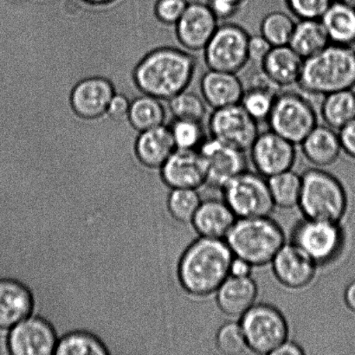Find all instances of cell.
<instances>
[{
    "mask_svg": "<svg viewBox=\"0 0 355 355\" xmlns=\"http://www.w3.org/2000/svg\"><path fill=\"white\" fill-rule=\"evenodd\" d=\"M233 257L225 239L198 236L184 247L178 262L180 287L191 297H210L230 276Z\"/></svg>",
    "mask_w": 355,
    "mask_h": 355,
    "instance_id": "obj_1",
    "label": "cell"
},
{
    "mask_svg": "<svg viewBox=\"0 0 355 355\" xmlns=\"http://www.w3.org/2000/svg\"><path fill=\"white\" fill-rule=\"evenodd\" d=\"M197 65L194 54L182 48L158 49L139 64L135 81L142 92L166 102L189 89Z\"/></svg>",
    "mask_w": 355,
    "mask_h": 355,
    "instance_id": "obj_2",
    "label": "cell"
},
{
    "mask_svg": "<svg viewBox=\"0 0 355 355\" xmlns=\"http://www.w3.org/2000/svg\"><path fill=\"white\" fill-rule=\"evenodd\" d=\"M297 86L309 96L355 89V46L329 44L305 59Z\"/></svg>",
    "mask_w": 355,
    "mask_h": 355,
    "instance_id": "obj_3",
    "label": "cell"
},
{
    "mask_svg": "<svg viewBox=\"0 0 355 355\" xmlns=\"http://www.w3.org/2000/svg\"><path fill=\"white\" fill-rule=\"evenodd\" d=\"M225 239L233 256L253 267L270 264L286 243L284 229L270 215L236 218Z\"/></svg>",
    "mask_w": 355,
    "mask_h": 355,
    "instance_id": "obj_4",
    "label": "cell"
},
{
    "mask_svg": "<svg viewBox=\"0 0 355 355\" xmlns=\"http://www.w3.org/2000/svg\"><path fill=\"white\" fill-rule=\"evenodd\" d=\"M297 207L306 218L340 223L347 214L349 198L338 178L314 166L302 175Z\"/></svg>",
    "mask_w": 355,
    "mask_h": 355,
    "instance_id": "obj_5",
    "label": "cell"
},
{
    "mask_svg": "<svg viewBox=\"0 0 355 355\" xmlns=\"http://www.w3.org/2000/svg\"><path fill=\"white\" fill-rule=\"evenodd\" d=\"M266 123L270 130L298 146L318 124V114L306 93L284 89L278 92Z\"/></svg>",
    "mask_w": 355,
    "mask_h": 355,
    "instance_id": "obj_6",
    "label": "cell"
},
{
    "mask_svg": "<svg viewBox=\"0 0 355 355\" xmlns=\"http://www.w3.org/2000/svg\"><path fill=\"white\" fill-rule=\"evenodd\" d=\"M239 318L248 350L254 354L271 355L288 339L287 319L273 305L256 302Z\"/></svg>",
    "mask_w": 355,
    "mask_h": 355,
    "instance_id": "obj_7",
    "label": "cell"
},
{
    "mask_svg": "<svg viewBox=\"0 0 355 355\" xmlns=\"http://www.w3.org/2000/svg\"><path fill=\"white\" fill-rule=\"evenodd\" d=\"M221 190L223 200L238 218L270 216L276 207L267 178L257 172L246 169L226 183Z\"/></svg>",
    "mask_w": 355,
    "mask_h": 355,
    "instance_id": "obj_8",
    "label": "cell"
},
{
    "mask_svg": "<svg viewBox=\"0 0 355 355\" xmlns=\"http://www.w3.org/2000/svg\"><path fill=\"white\" fill-rule=\"evenodd\" d=\"M291 242L320 266L338 259L345 236L340 223L304 218L295 226Z\"/></svg>",
    "mask_w": 355,
    "mask_h": 355,
    "instance_id": "obj_9",
    "label": "cell"
},
{
    "mask_svg": "<svg viewBox=\"0 0 355 355\" xmlns=\"http://www.w3.org/2000/svg\"><path fill=\"white\" fill-rule=\"evenodd\" d=\"M250 35L240 24H219L203 50L207 69L239 73L249 62L248 43Z\"/></svg>",
    "mask_w": 355,
    "mask_h": 355,
    "instance_id": "obj_10",
    "label": "cell"
},
{
    "mask_svg": "<svg viewBox=\"0 0 355 355\" xmlns=\"http://www.w3.org/2000/svg\"><path fill=\"white\" fill-rule=\"evenodd\" d=\"M259 124L240 104H236L212 110L209 114L207 130L209 137L246 152L260 133Z\"/></svg>",
    "mask_w": 355,
    "mask_h": 355,
    "instance_id": "obj_11",
    "label": "cell"
},
{
    "mask_svg": "<svg viewBox=\"0 0 355 355\" xmlns=\"http://www.w3.org/2000/svg\"><path fill=\"white\" fill-rule=\"evenodd\" d=\"M256 172L266 178L293 168L297 145L272 130L260 132L249 149Z\"/></svg>",
    "mask_w": 355,
    "mask_h": 355,
    "instance_id": "obj_12",
    "label": "cell"
},
{
    "mask_svg": "<svg viewBox=\"0 0 355 355\" xmlns=\"http://www.w3.org/2000/svg\"><path fill=\"white\" fill-rule=\"evenodd\" d=\"M203 159L207 184L221 189L240 173L247 169L245 151L208 137L198 149Z\"/></svg>",
    "mask_w": 355,
    "mask_h": 355,
    "instance_id": "obj_13",
    "label": "cell"
},
{
    "mask_svg": "<svg viewBox=\"0 0 355 355\" xmlns=\"http://www.w3.org/2000/svg\"><path fill=\"white\" fill-rule=\"evenodd\" d=\"M58 339L57 331L47 320L31 315L10 329V354L55 355Z\"/></svg>",
    "mask_w": 355,
    "mask_h": 355,
    "instance_id": "obj_14",
    "label": "cell"
},
{
    "mask_svg": "<svg viewBox=\"0 0 355 355\" xmlns=\"http://www.w3.org/2000/svg\"><path fill=\"white\" fill-rule=\"evenodd\" d=\"M219 21L203 0L191 1L175 24L176 37L180 46L187 51H203L217 30Z\"/></svg>",
    "mask_w": 355,
    "mask_h": 355,
    "instance_id": "obj_15",
    "label": "cell"
},
{
    "mask_svg": "<svg viewBox=\"0 0 355 355\" xmlns=\"http://www.w3.org/2000/svg\"><path fill=\"white\" fill-rule=\"evenodd\" d=\"M270 264L278 283L291 290H302L311 285L318 267L292 242L282 247Z\"/></svg>",
    "mask_w": 355,
    "mask_h": 355,
    "instance_id": "obj_16",
    "label": "cell"
},
{
    "mask_svg": "<svg viewBox=\"0 0 355 355\" xmlns=\"http://www.w3.org/2000/svg\"><path fill=\"white\" fill-rule=\"evenodd\" d=\"M165 183L171 189H196L207 184V172L198 150L175 149L161 168Z\"/></svg>",
    "mask_w": 355,
    "mask_h": 355,
    "instance_id": "obj_17",
    "label": "cell"
},
{
    "mask_svg": "<svg viewBox=\"0 0 355 355\" xmlns=\"http://www.w3.org/2000/svg\"><path fill=\"white\" fill-rule=\"evenodd\" d=\"M304 59L290 45L271 48L261 62V74L279 90L291 89L300 81Z\"/></svg>",
    "mask_w": 355,
    "mask_h": 355,
    "instance_id": "obj_18",
    "label": "cell"
},
{
    "mask_svg": "<svg viewBox=\"0 0 355 355\" xmlns=\"http://www.w3.org/2000/svg\"><path fill=\"white\" fill-rule=\"evenodd\" d=\"M200 89L207 106L217 110L239 104L245 87L238 73L208 69L201 76Z\"/></svg>",
    "mask_w": 355,
    "mask_h": 355,
    "instance_id": "obj_19",
    "label": "cell"
},
{
    "mask_svg": "<svg viewBox=\"0 0 355 355\" xmlns=\"http://www.w3.org/2000/svg\"><path fill=\"white\" fill-rule=\"evenodd\" d=\"M114 94L113 85L107 79L98 76L86 78L73 90V109L85 119H98L107 114Z\"/></svg>",
    "mask_w": 355,
    "mask_h": 355,
    "instance_id": "obj_20",
    "label": "cell"
},
{
    "mask_svg": "<svg viewBox=\"0 0 355 355\" xmlns=\"http://www.w3.org/2000/svg\"><path fill=\"white\" fill-rule=\"evenodd\" d=\"M33 311V295L26 284L10 278L0 279V329H12Z\"/></svg>",
    "mask_w": 355,
    "mask_h": 355,
    "instance_id": "obj_21",
    "label": "cell"
},
{
    "mask_svg": "<svg viewBox=\"0 0 355 355\" xmlns=\"http://www.w3.org/2000/svg\"><path fill=\"white\" fill-rule=\"evenodd\" d=\"M215 295L221 312L230 318H240L256 304L259 286L252 276H229Z\"/></svg>",
    "mask_w": 355,
    "mask_h": 355,
    "instance_id": "obj_22",
    "label": "cell"
},
{
    "mask_svg": "<svg viewBox=\"0 0 355 355\" xmlns=\"http://www.w3.org/2000/svg\"><path fill=\"white\" fill-rule=\"evenodd\" d=\"M236 218L224 200L210 198L201 201L191 225L198 236L225 239Z\"/></svg>",
    "mask_w": 355,
    "mask_h": 355,
    "instance_id": "obj_23",
    "label": "cell"
},
{
    "mask_svg": "<svg viewBox=\"0 0 355 355\" xmlns=\"http://www.w3.org/2000/svg\"><path fill=\"white\" fill-rule=\"evenodd\" d=\"M299 146L306 159L315 168L333 165L343 153L338 131L326 124L316 125Z\"/></svg>",
    "mask_w": 355,
    "mask_h": 355,
    "instance_id": "obj_24",
    "label": "cell"
},
{
    "mask_svg": "<svg viewBox=\"0 0 355 355\" xmlns=\"http://www.w3.org/2000/svg\"><path fill=\"white\" fill-rule=\"evenodd\" d=\"M175 149L168 125L163 124L139 134L137 154L148 168L161 169Z\"/></svg>",
    "mask_w": 355,
    "mask_h": 355,
    "instance_id": "obj_25",
    "label": "cell"
},
{
    "mask_svg": "<svg viewBox=\"0 0 355 355\" xmlns=\"http://www.w3.org/2000/svg\"><path fill=\"white\" fill-rule=\"evenodd\" d=\"M330 44L355 46V8L335 0L322 16Z\"/></svg>",
    "mask_w": 355,
    "mask_h": 355,
    "instance_id": "obj_26",
    "label": "cell"
},
{
    "mask_svg": "<svg viewBox=\"0 0 355 355\" xmlns=\"http://www.w3.org/2000/svg\"><path fill=\"white\" fill-rule=\"evenodd\" d=\"M329 44L321 20L298 19L288 45L305 60L319 53Z\"/></svg>",
    "mask_w": 355,
    "mask_h": 355,
    "instance_id": "obj_27",
    "label": "cell"
},
{
    "mask_svg": "<svg viewBox=\"0 0 355 355\" xmlns=\"http://www.w3.org/2000/svg\"><path fill=\"white\" fill-rule=\"evenodd\" d=\"M279 92L261 74L259 78L245 88L239 104L257 123H263L267 121Z\"/></svg>",
    "mask_w": 355,
    "mask_h": 355,
    "instance_id": "obj_28",
    "label": "cell"
},
{
    "mask_svg": "<svg viewBox=\"0 0 355 355\" xmlns=\"http://www.w3.org/2000/svg\"><path fill=\"white\" fill-rule=\"evenodd\" d=\"M322 97L320 116L327 126L339 131L355 119V89L340 90Z\"/></svg>",
    "mask_w": 355,
    "mask_h": 355,
    "instance_id": "obj_29",
    "label": "cell"
},
{
    "mask_svg": "<svg viewBox=\"0 0 355 355\" xmlns=\"http://www.w3.org/2000/svg\"><path fill=\"white\" fill-rule=\"evenodd\" d=\"M166 102L144 94L131 101L128 119L135 130L142 132L165 124Z\"/></svg>",
    "mask_w": 355,
    "mask_h": 355,
    "instance_id": "obj_30",
    "label": "cell"
},
{
    "mask_svg": "<svg viewBox=\"0 0 355 355\" xmlns=\"http://www.w3.org/2000/svg\"><path fill=\"white\" fill-rule=\"evenodd\" d=\"M267 180L275 207L282 209L297 207L302 189V175L291 169L268 178Z\"/></svg>",
    "mask_w": 355,
    "mask_h": 355,
    "instance_id": "obj_31",
    "label": "cell"
},
{
    "mask_svg": "<svg viewBox=\"0 0 355 355\" xmlns=\"http://www.w3.org/2000/svg\"><path fill=\"white\" fill-rule=\"evenodd\" d=\"M55 355H109V352L98 337L76 330L58 339Z\"/></svg>",
    "mask_w": 355,
    "mask_h": 355,
    "instance_id": "obj_32",
    "label": "cell"
},
{
    "mask_svg": "<svg viewBox=\"0 0 355 355\" xmlns=\"http://www.w3.org/2000/svg\"><path fill=\"white\" fill-rule=\"evenodd\" d=\"M290 12L273 10L263 16L260 23V34L275 46L290 44L295 21Z\"/></svg>",
    "mask_w": 355,
    "mask_h": 355,
    "instance_id": "obj_33",
    "label": "cell"
},
{
    "mask_svg": "<svg viewBox=\"0 0 355 355\" xmlns=\"http://www.w3.org/2000/svg\"><path fill=\"white\" fill-rule=\"evenodd\" d=\"M168 110L175 119L204 121L207 116V104L203 97L189 89L166 101Z\"/></svg>",
    "mask_w": 355,
    "mask_h": 355,
    "instance_id": "obj_34",
    "label": "cell"
},
{
    "mask_svg": "<svg viewBox=\"0 0 355 355\" xmlns=\"http://www.w3.org/2000/svg\"><path fill=\"white\" fill-rule=\"evenodd\" d=\"M168 126L177 149L198 150L208 137L203 121L173 118Z\"/></svg>",
    "mask_w": 355,
    "mask_h": 355,
    "instance_id": "obj_35",
    "label": "cell"
},
{
    "mask_svg": "<svg viewBox=\"0 0 355 355\" xmlns=\"http://www.w3.org/2000/svg\"><path fill=\"white\" fill-rule=\"evenodd\" d=\"M201 201L196 189H172L168 200L170 214L180 224L191 225Z\"/></svg>",
    "mask_w": 355,
    "mask_h": 355,
    "instance_id": "obj_36",
    "label": "cell"
},
{
    "mask_svg": "<svg viewBox=\"0 0 355 355\" xmlns=\"http://www.w3.org/2000/svg\"><path fill=\"white\" fill-rule=\"evenodd\" d=\"M216 347L225 355H240L248 350L239 322H227L218 329L216 334Z\"/></svg>",
    "mask_w": 355,
    "mask_h": 355,
    "instance_id": "obj_37",
    "label": "cell"
},
{
    "mask_svg": "<svg viewBox=\"0 0 355 355\" xmlns=\"http://www.w3.org/2000/svg\"><path fill=\"white\" fill-rule=\"evenodd\" d=\"M335 0H284L287 12L297 19H320Z\"/></svg>",
    "mask_w": 355,
    "mask_h": 355,
    "instance_id": "obj_38",
    "label": "cell"
},
{
    "mask_svg": "<svg viewBox=\"0 0 355 355\" xmlns=\"http://www.w3.org/2000/svg\"><path fill=\"white\" fill-rule=\"evenodd\" d=\"M188 0H159L155 12L162 22L175 26L189 5Z\"/></svg>",
    "mask_w": 355,
    "mask_h": 355,
    "instance_id": "obj_39",
    "label": "cell"
},
{
    "mask_svg": "<svg viewBox=\"0 0 355 355\" xmlns=\"http://www.w3.org/2000/svg\"><path fill=\"white\" fill-rule=\"evenodd\" d=\"M205 3L218 20L223 22L233 19L245 6L238 0H205Z\"/></svg>",
    "mask_w": 355,
    "mask_h": 355,
    "instance_id": "obj_40",
    "label": "cell"
},
{
    "mask_svg": "<svg viewBox=\"0 0 355 355\" xmlns=\"http://www.w3.org/2000/svg\"><path fill=\"white\" fill-rule=\"evenodd\" d=\"M130 103V100L128 97L121 95V94H114L113 98L110 101L109 107H107V116L118 123L133 127L128 119Z\"/></svg>",
    "mask_w": 355,
    "mask_h": 355,
    "instance_id": "obj_41",
    "label": "cell"
},
{
    "mask_svg": "<svg viewBox=\"0 0 355 355\" xmlns=\"http://www.w3.org/2000/svg\"><path fill=\"white\" fill-rule=\"evenodd\" d=\"M272 48L262 35H250L248 43L249 62L260 65Z\"/></svg>",
    "mask_w": 355,
    "mask_h": 355,
    "instance_id": "obj_42",
    "label": "cell"
},
{
    "mask_svg": "<svg viewBox=\"0 0 355 355\" xmlns=\"http://www.w3.org/2000/svg\"><path fill=\"white\" fill-rule=\"evenodd\" d=\"M343 152L355 159V119L338 131Z\"/></svg>",
    "mask_w": 355,
    "mask_h": 355,
    "instance_id": "obj_43",
    "label": "cell"
},
{
    "mask_svg": "<svg viewBox=\"0 0 355 355\" xmlns=\"http://www.w3.org/2000/svg\"><path fill=\"white\" fill-rule=\"evenodd\" d=\"M253 266H250L248 262L239 259V257H233L231 264V270H230V276L233 277H250L252 275Z\"/></svg>",
    "mask_w": 355,
    "mask_h": 355,
    "instance_id": "obj_44",
    "label": "cell"
},
{
    "mask_svg": "<svg viewBox=\"0 0 355 355\" xmlns=\"http://www.w3.org/2000/svg\"><path fill=\"white\" fill-rule=\"evenodd\" d=\"M304 354V349L299 344L288 339L282 343L271 355H302Z\"/></svg>",
    "mask_w": 355,
    "mask_h": 355,
    "instance_id": "obj_45",
    "label": "cell"
},
{
    "mask_svg": "<svg viewBox=\"0 0 355 355\" xmlns=\"http://www.w3.org/2000/svg\"><path fill=\"white\" fill-rule=\"evenodd\" d=\"M344 302L347 309L355 314V280L347 285L344 292Z\"/></svg>",
    "mask_w": 355,
    "mask_h": 355,
    "instance_id": "obj_46",
    "label": "cell"
},
{
    "mask_svg": "<svg viewBox=\"0 0 355 355\" xmlns=\"http://www.w3.org/2000/svg\"><path fill=\"white\" fill-rule=\"evenodd\" d=\"M10 329H0V355H10L8 347Z\"/></svg>",
    "mask_w": 355,
    "mask_h": 355,
    "instance_id": "obj_47",
    "label": "cell"
},
{
    "mask_svg": "<svg viewBox=\"0 0 355 355\" xmlns=\"http://www.w3.org/2000/svg\"><path fill=\"white\" fill-rule=\"evenodd\" d=\"M85 1L92 3H105L113 1V0H85Z\"/></svg>",
    "mask_w": 355,
    "mask_h": 355,
    "instance_id": "obj_48",
    "label": "cell"
},
{
    "mask_svg": "<svg viewBox=\"0 0 355 355\" xmlns=\"http://www.w3.org/2000/svg\"><path fill=\"white\" fill-rule=\"evenodd\" d=\"M339 1L345 3L347 5L354 7L355 8V0H339Z\"/></svg>",
    "mask_w": 355,
    "mask_h": 355,
    "instance_id": "obj_49",
    "label": "cell"
},
{
    "mask_svg": "<svg viewBox=\"0 0 355 355\" xmlns=\"http://www.w3.org/2000/svg\"><path fill=\"white\" fill-rule=\"evenodd\" d=\"M238 1L241 2L243 5H247V3H250V0H238Z\"/></svg>",
    "mask_w": 355,
    "mask_h": 355,
    "instance_id": "obj_50",
    "label": "cell"
}]
</instances>
